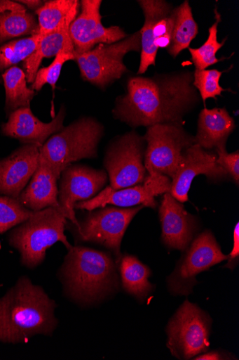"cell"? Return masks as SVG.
<instances>
[{
	"mask_svg": "<svg viewBox=\"0 0 239 360\" xmlns=\"http://www.w3.org/2000/svg\"><path fill=\"white\" fill-rule=\"evenodd\" d=\"M193 82L191 72L131 77L126 93L116 99L114 118L132 127L182 124L200 101Z\"/></svg>",
	"mask_w": 239,
	"mask_h": 360,
	"instance_id": "1",
	"label": "cell"
},
{
	"mask_svg": "<svg viewBox=\"0 0 239 360\" xmlns=\"http://www.w3.org/2000/svg\"><path fill=\"white\" fill-rule=\"evenodd\" d=\"M56 304L25 276L0 299V342L20 343L37 335L51 336L57 326Z\"/></svg>",
	"mask_w": 239,
	"mask_h": 360,
	"instance_id": "2",
	"label": "cell"
},
{
	"mask_svg": "<svg viewBox=\"0 0 239 360\" xmlns=\"http://www.w3.org/2000/svg\"><path fill=\"white\" fill-rule=\"evenodd\" d=\"M62 275L70 295L84 303L98 300L117 285L116 264L111 256L81 246L68 250Z\"/></svg>",
	"mask_w": 239,
	"mask_h": 360,
	"instance_id": "3",
	"label": "cell"
},
{
	"mask_svg": "<svg viewBox=\"0 0 239 360\" xmlns=\"http://www.w3.org/2000/svg\"><path fill=\"white\" fill-rule=\"evenodd\" d=\"M67 219L53 207L34 212L9 235V243L18 250L22 265L34 269L44 261L46 251L57 242L69 250L72 246L64 235Z\"/></svg>",
	"mask_w": 239,
	"mask_h": 360,
	"instance_id": "4",
	"label": "cell"
},
{
	"mask_svg": "<svg viewBox=\"0 0 239 360\" xmlns=\"http://www.w3.org/2000/svg\"><path fill=\"white\" fill-rule=\"evenodd\" d=\"M104 127L93 117H84L63 127L40 148V159L56 172H62L82 159L96 158Z\"/></svg>",
	"mask_w": 239,
	"mask_h": 360,
	"instance_id": "5",
	"label": "cell"
},
{
	"mask_svg": "<svg viewBox=\"0 0 239 360\" xmlns=\"http://www.w3.org/2000/svg\"><path fill=\"white\" fill-rule=\"evenodd\" d=\"M144 139L146 143L144 165L150 174H159L173 179L184 152L195 144L182 124H157L148 127Z\"/></svg>",
	"mask_w": 239,
	"mask_h": 360,
	"instance_id": "6",
	"label": "cell"
},
{
	"mask_svg": "<svg viewBox=\"0 0 239 360\" xmlns=\"http://www.w3.org/2000/svg\"><path fill=\"white\" fill-rule=\"evenodd\" d=\"M142 51L140 31L112 44H101L84 53L76 55L81 77L104 89L128 72L123 58L131 51Z\"/></svg>",
	"mask_w": 239,
	"mask_h": 360,
	"instance_id": "7",
	"label": "cell"
},
{
	"mask_svg": "<svg viewBox=\"0 0 239 360\" xmlns=\"http://www.w3.org/2000/svg\"><path fill=\"white\" fill-rule=\"evenodd\" d=\"M146 143L135 131L118 137L109 146L104 165L114 190L142 184L146 178L144 165Z\"/></svg>",
	"mask_w": 239,
	"mask_h": 360,
	"instance_id": "8",
	"label": "cell"
},
{
	"mask_svg": "<svg viewBox=\"0 0 239 360\" xmlns=\"http://www.w3.org/2000/svg\"><path fill=\"white\" fill-rule=\"evenodd\" d=\"M212 321L196 305L186 301L168 323V347L179 359H189L210 349Z\"/></svg>",
	"mask_w": 239,
	"mask_h": 360,
	"instance_id": "9",
	"label": "cell"
},
{
	"mask_svg": "<svg viewBox=\"0 0 239 360\" xmlns=\"http://www.w3.org/2000/svg\"><path fill=\"white\" fill-rule=\"evenodd\" d=\"M144 205L132 208L104 207L90 211L76 226L81 241L94 243L112 251L118 263L122 257L121 246L130 223Z\"/></svg>",
	"mask_w": 239,
	"mask_h": 360,
	"instance_id": "10",
	"label": "cell"
},
{
	"mask_svg": "<svg viewBox=\"0 0 239 360\" xmlns=\"http://www.w3.org/2000/svg\"><path fill=\"white\" fill-rule=\"evenodd\" d=\"M228 259L212 232L199 235L191 244L175 271L168 278L170 290L179 295H189L201 272Z\"/></svg>",
	"mask_w": 239,
	"mask_h": 360,
	"instance_id": "11",
	"label": "cell"
},
{
	"mask_svg": "<svg viewBox=\"0 0 239 360\" xmlns=\"http://www.w3.org/2000/svg\"><path fill=\"white\" fill-rule=\"evenodd\" d=\"M108 180L105 170L73 165L64 169L59 179L58 202L66 219L78 226L76 204L95 198L106 186Z\"/></svg>",
	"mask_w": 239,
	"mask_h": 360,
	"instance_id": "12",
	"label": "cell"
},
{
	"mask_svg": "<svg viewBox=\"0 0 239 360\" xmlns=\"http://www.w3.org/2000/svg\"><path fill=\"white\" fill-rule=\"evenodd\" d=\"M172 179L159 174H149L144 184H139L120 190H114L110 186L97 193L95 198L77 202L76 210L93 211L112 205L121 207L136 205L156 208V196L169 192Z\"/></svg>",
	"mask_w": 239,
	"mask_h": 360,
	"instance_id": "13",
	"label": "cell"
},
{
	"mask_svg": "<svg viewBox=\"0 0 239 360\" xmlns=\"http://www.w3.org/2000/svg\"><path fill=\"white\" fill-rule=\"evenodd\" d=\"M80 3L81 13L69 30L75 56L90 51L99 44H112L128 37L119 26L106 27L102 24L101 0H82Z\"/></svg>",
	"mask_w": 239,
	"mask_h": 360,
	"instance_id": "14",
	"label": "cell"
},
{
	"mask_svg": "<svg viewBox=\"0 0 239 360\" xmlns=\"http://www.w3.org/2000/svg\"><path fill=\"white\" fill-rule=\"evenodd\" d=\"M217 155L193 144L186 150L177 172L172 180L169 193L181 203L189 200L192 181L198 175H204L212 181H222L228 178V173L218 165Z\"/></svg>",
	"mask_w": 239,
	"mask_h": 360,
	"instance_id": "15",
	"label": "cell"
},
{
	"mask_svg": "<svg viewBox=\"0 0 239 360\" xmlns=\"http://www.w3.org/2000/svg\"><path fill=\"white\" fill-rule=\"evenodd\" d=\"M66 110L62 105L55 117L48 123L34 115L30 107L13 112L7 122L2 125L4 136L18 140L22 144L36 145L41 148L53 135L63 128Z\"/></svg>",
	"mask_w": 239,
	"mask_h": 360,
	"instance_id": "16",
	"label": "cell"
},
{
	"mask_svg": "<svg viewBox=\"0 0 239 360\" xmlns=\"http://www.w3.org/2000/svg\"><path fill=\"white\" fill-rule=\"evenodd\" d=\"M40 148L22 145L0 160V195L18 199L39 166Z\"/></svg>",
	"mask_w": 239,
	"mask_h": 360,
	"instance_id": "17",
	"label": "cell"
},
{
	"mask_svg": "<svg viewBox=\"0 0 239 360\" xmlns=\"http://www.w3.org/2000/svg\"><path fill=\"white\" fill-rule=\"evenodd\" d=\"M159 214L163 243L170 248L186 250L197 230L195 217L169 192L164 193Z\"/></svg>",
	"mask_w": 239,
	"mask_h": 360,
	"instance_id": "18",
	"label": "cell"
},
{
	"mask_svg": "<svg viewBox=\"0 0 239 360\" xmlns=\"http://www.w3.org/2000/svg\"><path fill=\"white\" fill-rule=\"evenodd\" d=\"M81 3H76L57 27L50 34L44 36L35 52L26 58L24 69L27 83L32 84L36 79L43 60L56 56L60 52L75 54L74 46L70 37V26L79 13Z\"/></svg>",
	"mask_w": 239,
	"mask_h": 360,
	"instance_id": "19",
	"label": "cell"
},
{
	"mask_svg": "<svg viewBox=\"0 0 239 360\" xmlns=\"http://www.w3.org/2000/svg\"><path fill=\"white\" fill-rule=\"evenodd\" d=\"M60 175L46 162L40 159L36 172L18 200L32 212L49 207L60 210L57 186Z\"/></svg>",
	"mask_w": 239,
	"mask_h": 360,
	"instance_id": "20",
	"label": "cell"
},
{
	"mask_svg": "<svg viewBox=\"0 0 239 360\" xmlns=\"http://www.w3.org/2000/svg\"><path fill=\"white\" fill-rule=\"evenodd\" d=\"M235 128V121L225 108H205L199 114L196 144L207 150L226 146Z\"/></svg>",
	"mask_w": 239,
	"mask_h": 360,
	"instance_id": "21",
	"label": "cell"
},
{
	"mask_svg": "<svg viewBox=\"0 0 239 360\" xmlns=\"http://www.w3.org/2000/svg\"><path fill=\"white\" fill-rule=\"evenodd\" d=\"M145 16V22L140 30L142 55L139 75H144L151 65H156L158 49L154 46L153 30L156 22L164 15L173 11L172 5L163 0H140L138 1Z\"/></svg>",
	"mask_w": 239,
	"mask_h": 360,
	"instance_id": "22",
	"label": "cell"
},
{
	"mask_svg": "<svg viewBox=\"0 0 239 360\" xmlns=\"http://www.w3.org/2000/svg\"><path fill=\"white\" fill-rule=\"evenodd\" d=\"M6 89V112L9 117L18 109L30 107L36 91L27 86L25 71L15 65L3 73Z\"/></svg>",
	"mask_w": 239,
	"mask_h": 360,
	"instance_id": "23",
	"label": "cell"
},
{
	"mask_svg": "<svg viewBox=\"0 0 239 360\" xmlns=\"http://www.w3.org/2000/svg\"><path fill=\"white\" fill-rule=\"evenodd\" d=\"M120 271L123 286L131 295L143 300L152 290L149 281L151 271L135 257L126 255L121 257Z\"/></svg>",
	"mask_w": 239,
	"mask_h": 360,
	"instance_id": "24",
	"label": "cell"
},
{
	"mask_svg": "<svg viewBox=\"0 0 239 360\" xmlns=\"http://www.w3.org/2000/svg\"><path fill=\"white\" fill-rule=\"evenodd\" d=\"M175 20L172 40L167 51L170 56L176 58L182 51L190 48L191 43L198 34V27L189 1H185L175 8Z\"/></svg>",
	"mask_w": 239,
	"mask_h": 360,
	"instance_id": "25",
	"label": "cell"
},
{
	"mask_svg": "<svg viewBox=\"0 0 239 360\" xmlns=\"http://www.w3.org/2000/svg\"><path fill=\"white\" fill-rule=\"evenodd\" d=\"M39 22L36 16L29 13H0V46L13 39L36 35Z\"/></svg>",
	"mask_w": 239,
	"mask_h": 360,
	"instance_id": "26",
	"label": "cell"
},
{
	"mask_svg": "<svg viewBox=\"0 0 239 360\" xmlns=\"http://www.w3.org/2000/svg\"><path fill=\"white\" fill-rule=\"evenodd\" d=\"M43 37L39 34L33 35L0 46V73L15 67L35 52Z\"/></svg>",
	"mask_w": 239,
	"mask_h": 360,
	"instance_id": "27",
	"label": "cell"
},
{
	"mask_svg": "<svg viewBox=\"0 0 239 360\" xmlns=\"http://www.w3.org/2000/svg\"><path fill=\"white\" fill-rule=\"evenodd\" d=\"M76 3V0H53L45 3L36 11L39 22L36 34L44 37L50 34L69 13Z\"/></svg>",
	"mask_w": 239,
	"mask_h": 360,
	"instance_id": "28",
	"label": "cell"
},
{
	"mask_svg": "<svg viewBox=\"0 0 239 360\" xmlns=\"http://www.w3.org/2000/svg\"><path fill=\"white\" fill-rule=\"evenodd\" d=\"M216 22L209 29V38L205 44L198 49L189 48L191 55V59L195 65L196 70H205L211 65L219 62L221 60L217 58L216 55L217 52L224 46L225 41L221 43L218 41V27L221 18L217 9L215 10Z\"/></svg>",
	"mask_w": 239,
	"mask_h": 360,
	"instance_id": "29",
	"label": "cell"
},
{
	"mask_svg": "<svg viewBox=\"0 0 239 360\" xmlns=\"http://www.w3.org/2000/svg\"><path fill=\"white\" fill-rule=\"evenodd\" d=\"M33 213L18 199L0 195V234L27 221Z\"/></svg>",
	"mask_w": 239,
	"mask_h": 360,
	"instance_id": "30",
	"label": "cell"
},
{
	"mask_svg": "<svg viewBox=\"0 0 239 360\" xmlns=\"http://www.w3.org/2000/svg\"><path fill=\"white\" fill-rule=\"evenodd\" d=\"M223 73L217 70H196L193 72V85L198 91L200 97L204 103L210 98L216 99L217 96H220L222 91H226L219 84Z\"/></svg>",
	"mask_w": 239,
	"mask_h": 360,
	"instance_id": "31",
	"label": "cell"
},
{
	"mask_svg": "<svg viewBox=\"0 0 239 360\" xmlns=\"http://www.w3.org/2000/svg\"><path fill=\"white\" fill-rule=\"evenodd\" d=\"M68 60H75V54L64 51L60 52L49 67L39 69L31 89L39 91L46 84H50L53 89H55L63 65Z\"/></svg>",
	"mask_w": 239,
	"mask_h": 360,
	"instance_id": "32",
	"label": "cell"
},
{
	"mask_svg": "<svg viewBox=\"0 0 239 360\" xmlns=\"http://www.w3.org/2000/svg\"><path fill=\"white\" fill-rule=\"evenodd\" d=\"M175 20V11L162 16L156 23L153 30L154 46L158 49H168L172 40Z\"/></svg>",
	"mask_w": 239,
	"mask_h": 360,
	"instance_id": "33",
	"label": "cell"
},
{
	"mask_svg": "<svg viewBox=\"0 0 239 360\" xmlns=\"http://www.w3.org/2000/svg\"><path fill=\"white\" fill-rule=\"evenodd\" d=\"M216 150L217 162L238 186L239 183V153H228L226 146H221Z\"/></svg>",
	"mask_w": 239,
	"mask_h": 360,
	"instance_id": "34",
	"label": "cell"
},
{
	"mask_svg": "<svg viewBox=\"0 0 239 360\" xmlns=\"http://www.w3.org/2000/svg\"><path fill=\"white\" fill-rule=\"evenodd\" d=\"M239 257V224L237 223L233 231V247L229 256L226 268L233 269L237 263Z\"/></svg>",
	"mask_w": 239,
	"mask_h": 360,
	"instance_id": "35",
	"label": "cell"
},
{
	"mask_svg": "<svg viewBox=\"0 0 239 360\" xmlns=\"http://www.w3.org/2000/svg\"><path fill=\"white\" fill-rule=\"evenodd\" d=\"M7 12L26 13L27 8L18 2L10 1V0H0V13Z\"/></svg>",
	"mask_w": 239,
	"mask_h": 360,
	"instance_id": "36",
	"label": "cell"
},
{
	"mask_svg": "<svg viewBox=\"0 0 239 360\" xmlns=\"http://www.w3.org/2000/svg\"><path fill=\"white\" fill-rule=\"evenodd\" d=\"M17 2L23 5L25 8L36 11L44 5V2L40 1V0H19Z\"/></svg>",
	"mask_w": 239,
	"mask_h": 360,
	"instance_id": "37",
	"label": "cell"
},
{
	"mask_svg": "<svg viewBox=\"0 0 239 360\" xmlns=\"http://www.w3.org/2000/svg\"><path fill=\"white\" fill-rule=\"evenodd\" d=\"M197 360H219L223 359V357L219 352H213L210 353H206L202 355H200L195 358Z\"/></svg>",
	"mask_w": 239,
	"mask_h": 360,
	"instance_id": "38",
	"label": "cell"
}]
</instances>
